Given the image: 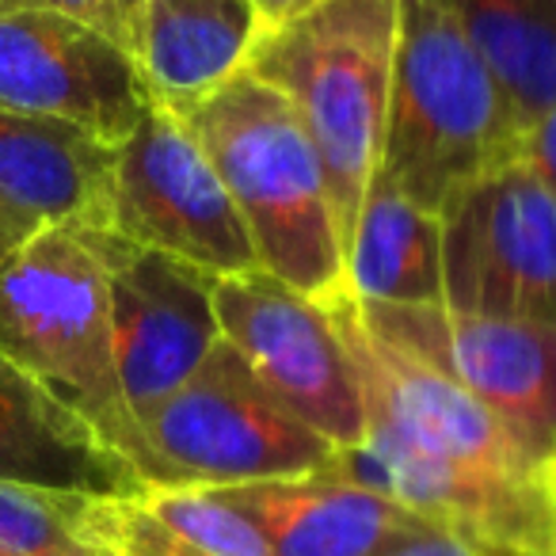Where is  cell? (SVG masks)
<instances>
[{"label":"cell","instance_id":"1","mask_svg":"<svg viewBox=\"0 0 556 556\" xmlns=\"http://www.w3.org/2000/svg\"><path fill=\"white\" fill-rule=\"evenodd\" d=\"M179 118L237 202L260 270L320 305L348 294L325 164L294 108L260 77L240 73Z\"/></svg>","mask_w":556,"mask_h":556},{"label":"cell","instance_id":"2","mask_svg":"<svg viewBox=\"0 0 556 556\" xmlns=\"http://www.w3.org/2000/svg\"><path fill=\"white\" fill-rule=\"evenodd\" d=\"M518 141L500 85L446 4L401 0L378 176L439 214L457 187L515 161Z\"/></svg>","mask_w":556,"mask_h":556},{"label":"cell","instance_id":"3","mask_svg":"<svg viewBox=\"0 0 556 556\" xmlns=\"http://www.w3.org/2000/svg\"><path fill=\"white\" fill-rule=\"evenodd\" d=\"M396 4L320 0L294 24L263 35L244 70L294 108L317 146L343 248L381 161Z\"/></svg>","mask_w":556,"mask_h":556},{"label":"cell","instance_id":"4","mask_svg":"<svg viewBox=\"0 0 556 556\" xmlns=\"http://www.w3.org/2000/svg\"><path fill=\"white\" fill-rule=\"evenodd\" d=\"M0 351L138 472V424L118 386L92 229H47L0 260Z\"/></svg>","mask_w":556,"mask_h":556},{"label":"cell","instance_id":"5","mask_svg":"<svg viewBox=\"0 0 556 556\" xmlns=\"http://www.w3.org/2000/svg\"><path fill=\"white\" fill-rule=\"evenodd\" d=\"M340 450L290 416L252 378L229 343L138 419V477L146 488H240L309 477Z\"/></svg>","mask_w":556,"mask_h":556},{"label":"cell","instance_id":"6","mask_svg":"<svg viewBox=\"0 0 556 556\" xmlns=\"http://www.w3.org/2000/svg\"><path fill=\"white\" fill-rule=\"evenodd\" d=\"M442 305L556 325V194L515 161L457 187L439 210Z\"/></svg>","mask_w":556,"mask_h":556},{"label":"cell","instance_id":"7","mask_svg":"<svg viewBox=\"0 0 556 556\" xmlns=\"http://www.w3.org/2000/svg\"><path fill=\"white\" fill-rule=\"evenodd\" d=\"M222 340L252 378L336 450L366 439V396L328 305L267 270L214 278Z\"/></svg>","mask_w":556,"mask_h":556},{"label":"cell","instance_id":"8","mask_svg":"<svg viewBox=\"0 0 556 556\" xmlns=\"http://www.w3.org/2000/svg\"><path fill=\"white\" fill-rule=\"evenodd\" d=\"M374 340L424 363L484 404L548 469L556 457V325L495 320L446 305H358Z\"/></svg>","mask_w":556,"mask_h":556},{"label":"cell","instance_id":"9","mask_svg":"<svg viewBox=\"0 0 556 556\" xmlns=\"http://www.w3.org/2000/svg\"><path fill=\"white\" fill-rule=\"evenodd\" d=\"M111 232L214 278L260 267L244 217L206 149L176 111L156 100L118 146Z\"/></svg>","mask_w":556,"mask_h":556},{"label":"cell","instance_id":"10","mask_svg":"<svg viewBox=\"0 0 556 556\" xmlns=\"http://www.w3.org/2000/svg\"><path fill=\"white\" fill-rule=\"evenodd\" d=\"M92 240L108 270L118 386L138 424L222 343L214 275L111 229H92Z\"/></svg>","mask_w":556,"mask_h":556},{"label":"cell","instance_id":"11","mask_svg":"<svg viewBox=\"0 0 556 556\" xmlns=\"http://www.w3.org/2000/svg\"><path fill=\"white\" fill-rule=\"evenodd\" d=\"M0 108L62 118L123 146L153 96L130 50L58 12L0 4Z\"/></svg>","mask_w":556,"mask_h":556},{"label":"cell","instance_id":"12","mask_svg":"<svg viewBox=\"0 0 556 556\" xmlns=\"http://www.w3.org/2000/svg\"><path fill=\"white\" fill-rule=\"evenodd\" d=\"M118 146L62 118L0 108V229L12 252L47 229H111Z\"/></svg>","mask_w":556,"mask_h":556},{"label":"cell","instance_id":"13","mask_svg":"<svg viewBox=\"0 0 556 556\" xmlns=\"http://www.w3.org/2000/svg\"><path fill=\"white\" fill-rule=\"evenodd\" d=\"M217 492L252 518L270 556H374L419 522L396 500L332 469Z\"/></svg>","mask_w":556,"mask_h":556},{"label":"cell","instance_id":"14","mask_svg":"<svg viewBox=\"0 0 556 556\" xmlns=\"http://www.w3.org/2000/svg\"><path fill=\"white\" fill-rule=\"evenodd\" d=\"M0 480L73 495H141V477L0 351Z\"/></svg>","mask_w":556,"mask_h":556},{"label":"cell","instance_id":"15","mask_svg":"<svg viewBox=\"0 0 556 556\" xmlns=\"http://www.w3.org/2000/svg\"><path fill=\"white\" fill-rule=\"evenodd\" d=\"M255 42L248 0H146L134 62L149 96L184 115L248 70Z\"/></svg>","mask_w":556,"mask_h":556},{"label":"cell","instance_id":"16","mask_svg":"<svg viewBox=\"0 0 556 556\" xmlns=\"http://www.w3.org/2000/svg\"><path fill=\"white\" fill-rule=\"evenodd\" d=\"M343 290L358 305H442L439 214L374 172L343 248Z\"/></svg>","mask_w":556,"mask_h":556},{"label":"cell","instance_id":"17","mask_svg":"<svg viewBox=\"0 0 556 556\" xmlns=\"http://www.w3.org/2000/svg\"><path fill=\"white\" fill-rule=\"evenodd\" d=\"M500 85L518 134L556 108V0H442Z\"/></svg>","mask_w":556,"mask_h":556},{"label":"cell","instance_id":"18","mask_svg":"<svg viewBox=\"0 0 556 556\" xmlns=\"http://www.w3.org/2000/svg\"><path fill=\"white\" fill-rule=\"evenodd\" d=\"M138 503L202 556H270L263 533L217 488H146Z\"/></svg>","mask_w":556,"mask_h":556},{"label":"cell","instance_id":"19","mask_svg":"<svg viewBox=\"0 0 556 556\" xmlns=\"http://www.w3.org/2000/svg\"><path fill=\"white\" fill-rule=\"evenodd\" d=\"M92 500L0 480V556H88Z\"/></svg>","mask_w":556,"mask_h":556},{"label":"cell","instance_id":"20","mask_svg":"<svg viewBox=\"0 0 556 556\" xmlns=\"http://www.w3.org/2000/svg\"><path fill=\"white\" fill-rule=\"evenodd\" d=\"M88 556H202L172 538L138 495H96L88 503Z\"/></svg>","mask_w":556,"mask_h":556},{"label":"cell","instance_id":"21","mask_svg":"<svg viewBox=\"0 0 556 556\" xmlns=\"http://www.w3.org/2000/svg\"><path fill=\"white\" fill-rule=\"evenodd\" d=\"M374 556H507V553H495V548L480 545V541L465 538V533L419 518L416 526H408L393 541H386Z\"/></svg>","mask_w":556,"mask_h":556},{"label":"cell","instance_id":"22","mask_svg":"<svg viewBox=\"0 0 556 556\" xmlns=\"http://www.w3.org/2000/svg\"><path fill=\"white\" fill-rule=\"evenodd\" d=\"M20 4L77 20V24H85V27H92V31L108 35L111 42H118V47L134 54L130 20H126V12H123V4H118V0H20Z\"/></svg>","mask_w":556,"mask_h":556},{"label":"cell","instance_id":"23","mask_svg":"<svg viewBox=\"0 0 556 556\" xmlns=\"http://www.w3.org/2000/svg\"><path fill=\"white\" fill-rule=\"evenodd\" d=\"M518 161L530 164V172L556 194V108H548L518 141Z\"/></svg>","mask_w":556,"mask_h":556},{"label":"cell","instance_id":"24","mask_svg":"<svg viewBox=\"0 0 556 556\" xmlns=\"http://www.w3.org/2000/svg\"><path fill=\"white\" fill-rule=\"evenodd\" d=\"M255 12V27H260V39L278 27L294 24L298 16H305L309 9H317L320 0H248Z\"/></svg>","mask_w":556,"mask_h":556},{"label":"cell","instance_id":"25","mask_svg":"<svg viewBox=\"0 0 556 556\" xmlns=\"http://www.w3.org/2000/svg\"><path fill=\"white\" fill-rule=\"evenodd\" d=\"M118 4H123L126 20H130V31H134V39H138V24H141V9H146V0H118Z\"/></svg>","mask_w":556,"mask_h":556},{"label":"cell","instance_id":"26","mask_svg":"<svg viewBox=\"0 0 556 556\" xmlns=\"http://www.w3.org/2000/svg\"><path fill=\"white\" fill-rule=\"evenodd\" d=\"M548 492H553V503H556V457H553V465H548Z\"/></svg>","mask_w":556,"mask_h":556},{"label":"cell","instance_id":"27","mask_svg":"<svg viewBox=\"0 0 556 556\" xmlns=\"http://www.w3.org/2000/svg\"><path fill=\"white\" fill-rule=\"evenodd\" d=\"M12 252V244H9V237H4V229H0V260Z\"/></svg>","mask_w":556,"mask_h":556},{"label":"cell","instance_id":"28","mask_svg":"<svg viewBox=\"0 0 556 556\" xmlns=\"http://www.w3.org/2000/svg\"><path fill=\"white\" fill-rule=\"evenodd\" d=\"M0 4H4V0H0Z\"/></svg>","mask_w":556,"mask_h":556}]
</instances>
